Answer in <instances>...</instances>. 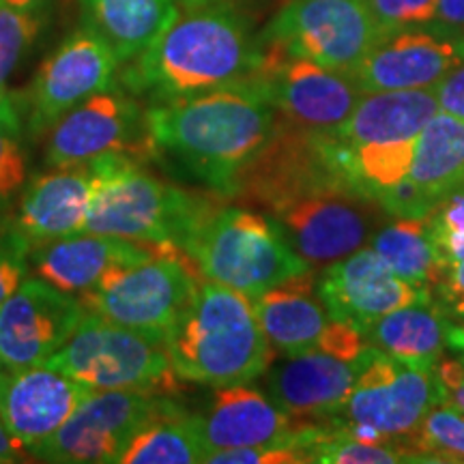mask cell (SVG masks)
<instances>
[{
    "instance_id": "obj_1",
    "label": "cell",
    "mask_w": 464,
    "mask_h": 464,
    "mask_svg": "<svg viewBox=\"0 0 464 464\" xmlns=\"http://www.w3.org/2000/svg\"><path fill=\"white\" fill-rule=\"evenodd\" d=\"M276 121L277 110L256 78L147 108L155 158L170 161L226 200L235 196Z\"/></svg>"
},
{
    "instance_id": "obj_2",
    "label": "cell",
    "mask_w": 464,
    "mask_h": 464,
    "mask_svg": "<svg viewBox=\"0 0 464 464\" xmlns=\"http://www.w3.org/2000/svg\"><path fill=\"white\" fill-rule=\"evenodd\" d=\"M263 42L235 0L177 3L164 31L123 73L133 95L150 103L198 95L254 78Z\"/></svg>"
},
{
    "instance_id": "obj_3",
    "label": "cell",
    "mask_w": 464,
    "mask_h": 464,
    "mask_svg": "<svg viewBox=\"0 0 464 464\" xmlns=\"http://www.w3.org/2000/svg\"><path fill=\"white\" fill-rule=\"evenodd\" d=\"M174 374L198 385H247L276 359L252 299L205 280L166 334Z\"/></svg>"
},
{
    "instance_id": "obj_4",
    "label": "cell",
    "mask_w": 464,
    "mask_h": 464,
    "mask_svg": "<svg viewBox=\"0 0 464 464\" xmlns=\"http://www.w3.org/2000/svg\"><path fill=\"white\" fill-rule=\"evenodd\" d=\"M149 161L138 153H108L89 161L97 183L84 232L181 247L196 224L224 198L216 191L168 183L147 170Z\"/></svg>"
},
{
    "instance_id": "obj_5",
    "label": "cell",
    "mask_w": 464,
    "mask_h": 464,
    "mask_svg": "<svg viewBox=\"0 0 464 464\" xmlns=\"http://www.w3.org/2000/svg\"><path fill=\"white\" fill-rule=\"evenodd\" d=\"M218 202L183 241L207 280L254 299L265 290L312 271L290 249L269 216Z\"/></svg>"
},
{
    "instance_id": "obj_6",
    "label": "cell",
    "mask_w": 464,
    "mask_h": 464,
    "mask_svg": "<svg viewBox=\"0 0 464 464\" xmlns=\"http://www.w3.org/2000/svg\"><path fill=\"white\" fill-rule=\"evenodd\" d=\"M440 402H445V393L437 370L415 368L368 346L355 385L323 428L415 451L413 439L426 415Z\"/></svg>"
},
{
    "instance_id": "obj_7",
    "label": "cell",
    "mask_w": 464,
    "mask_h": 464,
    "mask_svg": "<svg viewBox=\"0 0 464 464\" xmlns=\"http://www.w3.org/2000/svg\"><path fill=\"white\" fill-rule=\"evenodd\" d=\"M92 392H147L170 396L179 387L164 334L123 327L86 312L78 329L42 363Z\"/></svg>"
},
{
    "instance_id": "obj_8",
    "label": "cell",
    "mask_w": 464,
    "mask_h": 464,
    "mask_svg": "<svg viewBox=\"0 0 464 464\" xmlns=\"http://www.w3.org/2000/svg\"><path fill=\"white\" fill-rule=\"evenodd\" d=\"M205 280L183 247L160 243L147 258L112 266L80 301L110 323L166 335Z\"/></svg>"
},
{
    "instance_id": "obj_9",
    "label": "cell",
    "mask_w": 464,
    "mask_h": 464,
    "mask_svg": "<svg viewBox=\"0 0 464 464\" xmlns=\"http://www.w3.org/2000/svg\"><path fill=\"white\" fill-rule=\"evenodd\" d=\"M324 185H355L344 144L335 131L310 130L277 114L274 133L243 172L232 198L269 213Z\"/></svg>"
},
{
    "instance_id": "obj_10",
    "label": "cell",
    "mask_w": 464,
    "mask_h": 464,
    "mask_svg": "<svg viewBox=\"0 0 464 464\" xmlns=\"http://www.w3.org/2000/svg\"><path fill=\"white\" fill-rule=\"evenodd\" d=\"M265 216L310 269L323 271L368 246L392 213L355 185H324Z\"/></svg>"
},
{
    "instance_id": "obj_11",
    "label": "cell",
    "mask_w": 464,
    "mask_h": 464,
    "mask_svg": "<svg viewBox=\"0 0 464 464\" xmlns=\"http://www.w3.org/2000/svg\"><path fill=\"white\" fill-rule=\"evenodd\" d=\"M382 37L365 0H286L260 33L263 44L344 73Z\"/></svg>"
},
{
    "instance_id": "obj_12",
    "label": "cell",
    "mask_w": 464,
    "mask_h": 464,
    "mask_svg": "<svg viewBox=\"0 0 464 464\" xmlns=\"http://www.w3.org/2000/svg\"><path fill=\"white\" fill-rule=\"evenodd\" d=\"M172 402L161 393L92 392L31 456L58 464L119 462L131 440Z\"/></svg>"
},
{
    "instance_id": "obj_13",
    "label": "cell",
    "mask_w": 464,
    "mask_h": 464,
    "mask_svg": "<svg viewBox=\"0 0 464 464\" xmlns=\"http://www.w3.org/2000/svg\"><path fill=\"white\" fill-rule=\"evenodd\" d=\"M108 153H138L155 160L147 110L114 86L91 95L50 127L45 164L80 166Z\"/></svg>"
},
{
    "instance_id": "obj_14",
    "label": "cell",
    "mask_w": 464,
    "mask_h": 464,
    "mask_svg": "<svg viewBox=\"0 0 464 464\" xmlns=\"http://www.w3.org/2000/svg\"><path fill=\"white\" fill-rule=\"evenodd\" d=\"M254 78L263 84L277 114L318 131L344 125L365 95L348 73L271 44H263V63Z\"/></svg>"
},
{
    "instance_id": "obj_15",
    "label": "cell",
    "mask_w": 464,
    "mask_h": 464,
    "mask_svg": "<svg viewBox=\"0 0 464 464\" xmlns=\"http://www.w3.org/2000/svg\"><path fill=\"white\" fill-rule=\"evenodd\" d=\"M86 314L80 297L48 280L26 277L0 304V365H42L65 346Z\"/></svg>"
},
{
    "instance_id": "obj_16",
    "label": "cell",
    "mask_w": 464,
    "mask_h": 464,
    "mask_svg": "<svg viewBox=\"0 0 464 464\" xmlns=\"http://www.w3.org/2000/svg\"><path fill=\"white\" fill-rule=\"evenodd\" d=\"M464 65V33L434 24L385 34L351 78L363 92L434 89Z\"/></svg>"
},
{
    "instance_id": "obj_17",
    "label": "cell",
    "mask_w": 464,
    "mask_h": 464,
    "mask_svg": "<svg viewBox=\"0 0 464 464\" xmlns=\"http://www.w3.org/2000/svg\"><path fill=\"white\" fill-rule=\"evenodd\" d=\"M119 65L114 52L95 33L86 26L75 31L34 78L26 131L39 138L78 103L112 89Z\"/></svg>"
},
{
    "instance_id": "obj_18",
    "label": "cell",
    "mask_w": 464,
    "mask_h": 464,
    "mask_svg": "<svg viewBox=\"0 0 464 464\" xmlns=\"http://www.w3.org/2000/svg\"><path fill=\"white\" fill-rule=\"evenodd\" d=\"M359 363L362 357L321 344L297 355H276L263 374L265 393L297 426H323L351 393Z\"/></svg>"
},
{
    "instance_id": "obj_19",
    "label": "cell",
    "mask_w": 464,
    "mask_h": 464,
    "mask_svg": "<svg viewBox=\"0 0 464 464\" xmlns=\"http://www.w3.org/2000/svg\"><path fill=\"white\" fill-rule=\"evenodd\" d=\"M91 393V387L48 365H0V423L17 448L33 454Z\"/></svg>"
},
{
    "instance_id": "obj_20",
    "label": "cell",
    "mask_w": 464,
    "mask_h": 464,
    "mask_svg": "<svg viewBox=\"0 0 464 464\" xmlns=\"http://www.w3.org/2000/svg\"><path fill=\"white\" fill-rule=\"evenodd\" d=\"M316 290L334 321L353 324L362 334L379 318L430 293L398 277L370 246L324 266Z\"/></svg>"
},
{
    "instance_id": "obj_21",
    "label": "cell",
    "mask_w": 464,
    "mask_h": 464,
    "mask_svg": "<svg viewBox=\"0 0 464 464\" xmlns=\"http://www.w3.org/2000/svg\"><path fill=\"white\" fill-rule=\"evenodd\" d=\"M95 170L91 164L50 168L22 189L15 228L33 249L84 232L89 219Z\"/></svg>"
},
{
    "instance_id": "obj_22",
    "label": "cell",
    "mask_w": 464,
    "mask_h": 464,
    "mask_svg": "<svg viewBox=\"0 0 464 464\" xmlns=\"http://www.w3.org/2000/svg\"><path fill=\"white\" fill-rule=\"evenodd\" d=\"M198 428L207 456L237 448H295L299 430L265 392L247 385L218 387L198 415Z\"/></svg>"
},
{
    "instance_id": "obj_23",
    "label": "cell",
    "mask_w": 464,
    "mask_h": 464,
    "mask_svg": "<svg viewBox=\"0 0 464 464\" xmlns=\"http://www.w3.org/2000/svg\"><path fill=\"white\" fill-rule=\"evenodd\" d=\"M460 189H464V119L440 110L417 138L413 166L390 213L421 218Z\"/></svg>"
},
{
    "instance_id": "obj_24",
    "label": "cell",
    "mask_w": 464,
    "mask_h": 464,
    "mask_svg": "<svg viewBox=\"0 0 464 464\" xmlns=\"http://www.w3.org/2000/svg\"><path fill=\"white\" fill-rule=\"evenodd\" d=\"M158 246L160 241H136L80 232L67 239L34 247L31 258L34 260L37 276H42L44 280L72 295H82L84 290L95 286L112 266L147 258Z\"/></svg>"
},
{
    "instance_id": "obj_25",
    "label": "cell",
    "mask_w": 464,
    "mask_h": 464,
    "mask_svg": "<svg viewBox=\"0 0 464 464\" xmlns=\"http://www.w3.org/2000/svg\"><path fill=\"white\" fill-rule=\"evenodd\" d=\"M252 305L276 355H297L316 348L332 323L318 297L314 269L265 290L252 299Z\"/></svg>"
},
{
    "instance_id": "obj_26",
    "label": "cell",
    "mask_w": 464,
    "mask_h": 464,
    "mask_svg": "<svg viewBox=\"0 0 464 464\" xmlns=\"http://www.w3.org/2000/svg\"><path fill=\"white\" fill-rule=\"evenodd\" d=\"M439 112L434 89L365 92L335 136L348 149L417 140Z\"/></svg>"
},
{
    "instance_id": "obj_27",
    "label": "cell",
    "mask_w": 464,
    "mask_h": 464,
    "mask_svg": "<svg viewBox=\"0 0 464 464\" xmlns=\"http://www.w3.org/2000/svg\"><path fill=\"white\" fill-rule=\"evenodd\" d=\"M454 321L432 293L393 310L363 332L368 346L415 368L434 370L450 348Z\"/></svg>"
},
{
    "instance_id": "obj_28",
    "label": "cell",
    "mask_w": 464,
    "mask_h": 464,
    "mask_svg": "<svg viewBox=\"0 0 464 464\" xmlns=\"http://www.w3.org/2000/svg\"><path fill=\"white\" fill-rule=\"evenodd\" d=\"M84 26L130 63L149 48L177 11V0H80Z\"/></svg>"
},
{
    "instance_id": "obj_29",
    "label": "cell",
    "mask_w": 464,
    "mask_h": 464,
    "mask_svg": "<svg viewBox=\"0 0 464 464\" xmlns=\"http://www.w3.org/2000/svg\"><path fill=\"white\" fill-rule=\"evenodd\" d=\"M368 246L398 277L430 293L448 269L434 246L426 216H390Z\"/></svg>"
},
{
    "instance_id": "obj_30",
    "label": "cell",
    "mask_w": 464,
    "mask_h": 464,
    "mask_svg": "<svg viewBox=\"0 0 464 464\" xmlns=\"http://www.w3.org/2000/svg\"><path fill=\"white\" fill-rule=\"evenodd\" d=\"M198 415L172 402L150 426L131 440L121 464H196L205 462Z\"/></svg>"
},
{
    "instance_id": "obj_31",
    "label": "cell",
    "mask_w": 464,
    "mask_h": 464,
    "mask_svg": "<svg viewBox=\"0 0 464 464\" xmlns=\"http://www.w3.org/2000/svg\"><path fill=\"white\" fill-rule=\"evenodd\" d=\"M24 112L9 92L0 100V213H7L26 183Z\"/></svg>"
},
{
    "instance_id": "obj_32",
    "label": "cell",
    "mask_w": 464,
    "mask_h": 464,
    "mask_svg": "<svg viewBox=\"0 0 464 464\" xmlns=\"http://www.w3.org/2000/svg\"><path fill=\"white\" fill-rule=\"evenodd\" d=\"M415 454L423 462H464V413L440 402L423 420L413 439Z\"/></svg>"
},
{
    "instance_id": "obj_33",
    "label": "cell",
    "mask_w": 464,
    "mask_h": 464,
    "mask_svg": "<svg viewBox=\"0 0 464 464\" xmlns=\"http://www.w3.org/2000/svg\"><path fill=\"white\" fill-rule=\"evenodd\" d=\"M426 219L445 265L464 258V189L437 202Z\"/></svg>"
},
{
    "instance_id": "obj_34",
    "label": "cell",
    "mask_w": 464,
    "mask_h": 464,
    "mask_svg": "<svg viewBox=\"0 0 464 464\" xmlns=\"http://www.w3.org/2000/svg\"><path fill=\"white\" fill-rule=\"evenodd\" d=\"M39 26L42 22L37 14H24L0 5V84H5L7 75L31 48Z\"/></svg>"
},
{
    "instance_id": "obj_35",
    "label": "cell",
    "mask_w": 464,
    "mask_h": 464,
    "mask_svg": "<svg viewBox=\"0 0 464 464\" xmlns=\"http://www.w3.org/2000/svg\"><path fill=\"white\" fill-rule=\"evenodd\" d=\"M33 247L15 228L14 218L0 213V304L26 280Z\"/></svg>"
},
{
    "instance_id": "obj_36",
    "label": "cell",
    "mask_w": 464,
    "mask_h": 464,
    "mask_svg": "<svg viewBox=\"0 0 464 464\" xmlns=\"http://www.w3.org/2000/svg\"><path fill=\"white\" fill-rule=\"evenodd\" d=\"M382 34L428 26L437 15L439 0H365Z\"/></svg>"
},
{
    "instance_id": "obj_37",
    "label": "cell",
    "mask_w": 464,
    "mask_h": 464,
    "mask_svg": "<svg viewBox=\"0 0 464 464\" xmlns=\"http://www.w3.org/2000/svg\"><path fill=\"white\" fill-rule=\"evenodd\" d=\"M205 462L219 464H299L305 462L295 448H237L213 451Z\"/></svg>"
},
{
    "instance_id": "obj_38",
    "label": "cell",
    "mask_w": 464,
    "mask_h": 464,
    "mask_svg": "<svg viewBox=\"0 0 464 464\" xmlns=\"http://www.w3.org/2000/svg\"><path fill=\"white\" fill-rule=\"evenodd\" d=\"M432 297L451 321H464V258L448 265L440 282L432 288Z\"/></svg>"
},
{
    "instance_id": "obj_39",
    "label": "cell",
    "mask_w": 464,
    "mask_h": 464,
    "mask_svg": "<svg viewBox=\"0 0 464 464\" xmlns=\"http://www.w3.org/2000/svg\"><path fill=\"white\" fill-rule=\"evenodd\" d=\"M437 376L443 387L445 402L464 413V363L456 357H443L437 363Z\"/></svg>"
},
{
    "instance_id": "obj_40",
    "label": "cell",
    "mask_w": 464,
    "mask_h": 464,
    "mask_svg": "<svg viewBox=\"0 0 464 464\" xmlns=\"http://www.w3.org/2000/svg\"><path fill=\"white\" fill-rule=\"evenodd\" d=\"M439 106L443 112L464 119V65L454 69L448 78L434 86Z\"/></svg>"
},
{
    "instance_id": "obj_41",
    "label": "cell",
    "mask_w": 464,
    "mask_h": 464,
    "mask_svg": "<svg viewBox=\"0 0 464 464\" xmlns=\"http://www.w3.org/2000/svg\"><path fill=\"white\" fill-rule=\"evenodd\" d=\"M432 24L464 33V0H439Z\"/></svg>"
},
{
    "instance_id": "obj_42",
    "label": "cell",
    "mask_w": 464,
    "mask_h": 464,
    "mask_svg": "<svg viewBox=\"0 0 464 464\" xmlns=\"http://www.w3.org/2000/svg\"><path fill=\"white\" fill-rule=\"evenodd\" d=\"M22 450L17 448V443L9 437V432L5 430V426L0 423V462H17L22 460Z\"/></svg>"
},
{
    "instance_id": "obj_43",
    "label": "cell",
    "mask_w": 464,
    "mask_h": 464,
    "mask_svg": "<svg viewBox=\"0 0 464 464\" xmlns=\"http://www.w3.org/2000/svg\"><path fill=\"white\" fill-rule=\"evenodd\" d=\"M0 5L15 11H24V14H39L44 9L45 0H0Z\"/></svg>"
},
{
    "instance_id": "obj_44",
    "label": "cell",
    "mask_w": 464,
    "mask_h": 464,
    "mask_svg": "<svg viewBox=\"0 0 464 464\" xmlns=\"http://www.w3.org/2000/svg\"><path fill=\"white\" fill-rule=\"evenodd\" d=\"M450 353H454L456 359H460L464 363V324H454L450 335Z\"/></svg>"
},
{
    "instance_id": "obj_45",
    "label": "cell",
    "mask_w": 464,
    "mask_h": 464,
    "mask_svg": "<svg viewBox=\"0 0 464 464\" xmlns=\"http://www.w3.org/2000/svg\"><path fill=\"white\" fill-rule=\"evenodd\" d=\"M5 92H7V91H5V84H0V100L5 97Z\"/></svg>"
},
{
    "instance_id": "obj_46",
    "label": "cell",
    "mask_w": 464,
    "mask_h": 464,
    "mask_svg": "<svg viewBox=\"0 0 464 464\" xmlns=\"http://www.w3.org/2000/svg\"><path fill=\"white\" fill-rule=\"evenodd\" d=\"M177 3H196V0H177Z\"/></svg>"
}]
</instances>
